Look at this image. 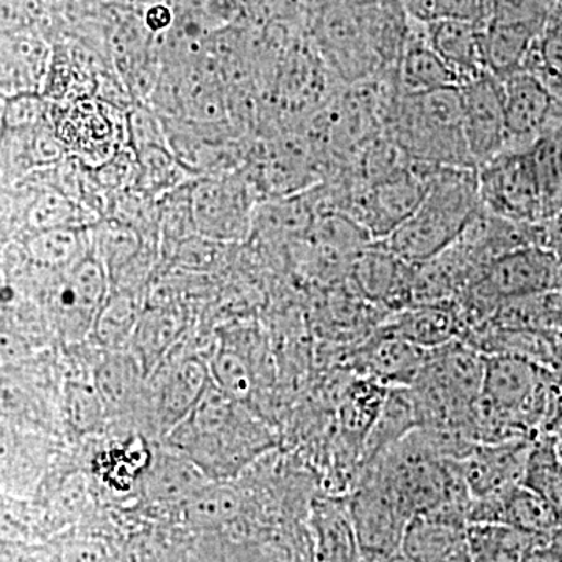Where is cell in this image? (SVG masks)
<instances>
[{
    "mask_svg": "<svg viewBox=\"0 0 562 562\" xmlns=\"http://www.w3.org/2000/svg\"><path fill=\"white\" fill-rule=\"evenodd\" d=\"M483 516L486 522L508 524L542 541L557 538L562 530V519L557 509L525 484L498 497L486 498Z\"/></svg>",
    "mask_w": 562,
    "mask_h": 562,
    "instance_id": "cell-17",
    "label": "cell"
},
{
    "mask_svg": "<svg viewBox=\"0 0 562 562\" xmlns=\"http://www.w3.org/2000/svg\"><path fill=\"white\" fill-rule=\"evenodd\" d=\"M468 506L446 505L409 519L401 554L409 562H471Z\"/></svg>",
    "mask_w": 562,
    "mask_h": 562,
    "instance_id": "cell-14",
    "label": "cell"
},
{
    "mask_svg": "<svg viewBox=\"0 0 562 562\" xmlns=\"http://www.w3.org/2000/svg\"><path fill=\"white\" fill-rule=\"evenodd\" d=\"M483 302H512L562 290V261L541 244L517 247L495 258L471 284Z\"/></svg>",
    "mask_w": 562,
    "mask_h": 562,
    "instance_id": "cell-8",
    "label": "cell"
},
{
    "mask_svg": "<svg viewBox=\"0 0 562 562\" xmlns=\"http://www.w3.org/2000/svg\"><path fill=\"white\" fill-rule=\"evenodd\" d=\"M138 322V305L131 292L113 290L92 333L103 346L117 347L133 336Z\"/></svg>",
    "mask_w": 562,
    "mask_h": 562,
    "instance_id": "cell-30",
    "label": "cell"
},
{
    "mask_svg": "<svg viewBox=\"0 0 562 562\" xmlns=\"http://www.w3.org/2000/svg\"><path fill=\"white\" fill-rule=\"evenodd\" d=\"M498 80L508 133L506 151L531 149L562 124V102L532 74L522 69Z\"/></svg>",
    "mask_w": 562,
    "mask_h": 562,
    "instance_id": "cell-11",
    "label": "cell"
},
{
    "mask_svg": "<svg viewBox=\"0 0 562 562\" xmlns=\"http://www.w3.org/2000/svg\"><path fill=\"white\" fill-rule=\"evenodd\" d=\"M2 99L43 94L52 58L46 43L31 33L3 35Z\"/></svg>",
    "mask_w": 562,
    "mask_h": 562,
    "instance_id": "cell-19",
    "label": "cell"
},
{
    "mask_svg": "<svg viewBox=\"0 0 562 562\" xmlns=\"http://www.w3.org/2000/svg\"><path fill=\"white\" fill-rule=\"evenodd\" d=\"M151 457L146 447L138 442L122 443L110 449L102 462V471L106 482L120 487L128 486L136 479H143L144 472L149 468Z\"/></svg>",
    "mask_w": 562,
    "mask_h": 562,
    "instance_id": "cell-34",
    "label": "cell"
},
{
    "mask_svg": "<svg viewBox=\"0 0 562 562\" xmlns=\"http://www.w3.org/2000/svg\"><path fill=\"white\" fill-rule=\"evenodd\" d=\"M550 436H552L554 450H557L558 457H560L562 461V416L558 419L557 424H554Z\"/></svg>",
    "mask_w": 562,
    "mask_h": 562,
    "instance_id": "cell-42",
    "label": "cell"
},
{
    "mask_svg": "<svg viewBox=\"0 0 562 562\" xmlns=\"http://www.w3.org/2000/svg\"><path fill=\"white\" fill-rule=\"evenodd\" d=\"M522 562H562L561 536L532 547L530 552L525 554Z\"/></svg>",
    "mask_w": 562,
    "mask_h": 562,
    "instance_id": "cell-41",
    "label": "cell"
},
{
    "mask_svg": "<svg viewBox=\"0 0 562 562\" xmlns=\"http://www.w3.org/2000/svg\"><path fill=\"white\" fill-rule=\"evenodd\" d=\"M350 519L366 562H384L401 554L412 514L375 462H368V473L355 492Z\"/></svg>",
    "mask_w": 562,
    "mask_h": 562,
    "instance_id": "cell-5",
    "label": "cell"
},
{
    "mask_svg": "<svg viewBox=\"0 0 562 562\" xmlns=\"http://www.w3.org/2000/svg\"><path fill=\"white\" fill-rule=\"evenodd\" d=\"M47 305L66 339H83L94 331L95 322L111 292L105 265L91 251L66 271L54 272Z\"/></svg>",
    "mask_w": 562,
    "mask_h": 562,
    "instance_id": "cell-10",
    "label": "cell"
},
{
    "mask_svg": "<svg viewBox=\"0 0 562 562\" xmlns=\"http://www.w3.org/2000/svg\"><path fill=\"white\" fill-rule=\"evenodd\" d=\"M103 402L98 387L85 384H70L68 409L70 422L80 431H92L101 425Z\"/></svg>",
    "mask_w": 562,
    "mask_h": 562,
    "instance_id": "cell-40",
    "label": "cell"
},
{
    "mask_svg": "<svg viewBox=\"0 0 562 562\" xmlns=\"http://www.w3.org/2000/svg\"><path fill=\"white\" fill-rule=\"evenodd\" d=\"M558 9L557 0H492L491 21L528 25L542 32Z\"/></svg>",
    "mask_w": 562,
    "mask_h": 562,
    "instance_id": "cell-36",
    "label": "cell"
},
{
    "mask_svg": "<svg viewBox=\"0 0 562 562\" xmlns=\"http://www.w3.org/2000/svg\"><path fill=\"white\" fill-rule=\"evenodd\" d=\"M168 435L173 449L198 462L213 482L235 475L272 446L269 431L213 380L194 412Z\"/></svg>",
    "mask_w": 562,
    "mask_h": 562,
    "instance_id": "cell-2",
    "label": "cell"
},
{
    "mask_svg": "<svg viewBox=\"0 0 562 562\" xmlns=\"http://www.w3.org/2000/svg\"><path fill=\"white\" fill-rule=\"evenodd\" d=\"M394 138L408 160L432 168L475 169L465 140L460 88L397 95Z\"/></svg>",
    "mask_w": 562,
    "mask_h": 562,
    "instance_id": "cell-4",
    "label": "cell"
},
{
    "mask_svg": "<svg viewBox=\"0 0 562 562\" xmlns=\"http://www.w3.org/2000/svg\"><path fill=\"white\" fill-rule=\"evenodd\" d=\"M560 376H561V384H562V371H561V375Z\"/></svg>",
    "mask_w": 562,
    "mask_h": 562,
    "instance_id": "cell-44",
    "label": "cell"
},
{
    "mask_svg": "<svg viewBox=\"0 0 562 562\" xmlns=\"http://www.w3.org/2000/svg\"><path fill=\"white\" fill-rule=\"evenodd\" d=\"M524 484L542 495L562 519V461L554 450L550 432L536 439Z\"/></svg>",
    "mask_w": 562,
    "mask_h": 562,
    "instance_id": "cell-28",
    "label": "cell"
},
{
    "mask_svg": "<svg viewBox=\"0 0 562 562\" xmlns=\"http://www.w3.org/2000/svg\"><path fill=\"white\" fill-rule=\"evenodd\" d=\"M458 316L436 303L402 308L384 327L395 336L425 350H435L458 339Z\"/></svg>",
    "mask_w": 562,
    "mask_h": 562,
    "instance_id": "cell-23",
    "label": "cell"
},
{
    "mask_svg": "<svg viewBox=\"0 0 562 562\" xmlns=\"http://www.w3.org/2000/svg\"><path fill=\"white\" fill-rule=\"evenodd\" d=\"M52 102L43 94L2 99V131H24L50 121Z\"/></svg>",
    "mask_w": 562,
    "mask_h": 562,
    "instance_id": "cell-37",
    "label": "cell"
},
{
    "mask_svg": "<svg viewBox=\"0 0 562 562\" xmlns=\"http://www.w3.org/2000/svg\"><path fill=\"white\" fill-rule=\"evenodd\" d=\"M210 384V368L198 358H183L162 375L157 412L165 432L173 430L194 412Z\"/></svg>",
    "mask_w": 562,
    "mask_h": 562,
    "instance_id": "cell-20",
    "label": "cell"
},
{
    "mask_svg": "<svg viewBox=\"0 0 562 562\" xmlns=\"http://www.w3.org/2000/svg\"><path fill=\"white\" fill-rule=\"evenodd\" d=\"M541 542L547 541L535 538V536L508 524L473 522L468 525L471 562H522L525 554Z\"/></svg>",
    "mask_w": 562,
    "mask_h": 562,
    "instance_id": "cell-25",
    "label": "cell"
},
{
    "mask_svg": "<svg viewBox=\"0 0 562 562\" xmlns=\"http://www.w3.org/2000/svg\"><path fill=\"white\" fill-rule=\"evenodd\" d=\"M465 140L475 162L482 166L505 154L508 146L501 80L483 74L460 87Z\"/></svg>",
    "mask_w": 562,
    "mask_h": 562,
    "instance_id": "cell-13",
    "label": "cell"
},
{
    "mask_svg": "<svg viewBox=\"0 0 562 562\" xmlns=\"http://www.w3.org/2000/svg\"><path fill=\"white\" fill-rule=\"evenodd\" d=\"M483 209L516 224H538L543 217L541 190L531 149L505 151L476 171Z\"/></svg>",
    "mask_w": 562,
    "mask_h": 562,
    "instance_id": "cell-9",
    "label": "cell"
},
{
    "mask_svg": "<svg viewBox=\"0 0 562 562\" xmlns=\"http://www.w3.org/2000/svg\"><path fill=\"white\" fill-rule=\"evenodd\" d=\"M408 18L417 22L468 21L487 25L492 20V0H401Z\"/></svg>",
    "mask_w": 562,
    "mask_h": 562,
    "instance_id": "cell-29",
    "label": "cell"
},
{
    "mask_svg": "<svg viewBox=\"0 0 562 562\" xmlns=\"http://www.w3.org/2000/svg\"><path fill=\"white\" fill-rule=\"evenodd\" d=\"M558 2V7H560V9L562 10V0H557Z\"/></svg>",
    "mask_w": 562,
    "mask_h": 562,
    "instance_id": "cell-43",
    "label": "cell"
},
{
    "mask_svg": "<svg viewBox=\"0 0 562 562\" xmlns=\"http://www.w3.org/2000/svg\"><path fill=\"white\" fill-rule=\"evenodd\" d=\"M432 49L458 74L461 87L465 81L490 74L484 57L486 25L468 21L441 20L422 22Z\"/></svg>",
    "mask_w": 562,
    "mask_h": 562,
    "instance_id": "cell-16",
    "label": "cell"
},
{
    "mask_svg": "<svg viewBox=\"0 0 562 562\" xmlns=\"http://www.w3.org/2000/svg\"><path fill=\"white\" fill-rule=\"evenodd\" d=\"M143 479L147 495L155 502L183 505L213 483L198 462L179 450L154 454Z\"/></svg>",
    "mask_w": 562,
    "mask_h": 562,
    "instance_id": "cell-21",
    "label": "cell"
},
{
    "mask_svg": "<svg viewBox=\"0 0 562 562\" xmlns=\"http://www.w3.org/2000/svg\"><path fill=\"white\" fill-rule=\"evenodd\" d=\"M561 416L560 373L512 355H486L476 441L539 438Z\"/></svg>",
    "mask_w": 562,
    "mask_h": 562,
    "instance_id": "cell-1",
    "label": "cell"
},
{
    "mask_svg": "<svg viewBox=\"0 0 562 562\" xmlns=\"http://www.w3.org/2000/svg\"><path fill=\"white\" fill-rule=\"evenodd\" d=\"M431 350L420 349L395 336L384 335L372 351L371 368L380 382L392 386H412L419 379Z\"/></svg>",
    "mask_w": 562,
    "mask_h": 562,
    "instance_id": "cell-27",
    "label": "cell"
},
{
    "mask_svg": "<svg viewBox=\"0 0 562 562\" xmlns=\"http://www.w3.org/2000/svg\"><path fill=\"white\" fill-rule=\"evenodd\" d=\"M98 98L70 103L52 102L50 120L68 157L95 169L131 147L127 117Z\"/></svg>",
    "mask_w": 562,
    "mask_h": 562,
    "instance_id": "cell-6",
    "label": "cell"
},
{
    "mask_svg": "<svg viewBox=\"0 0 562 562\" xmlns=\"http://www.w3.org/2000/svg\"><path fill=\"white\" fill-rule=\"evenodd\" d=\"M177 330H179V324L169 314L155 312L139 319L133 336H136L144 364L151 366L161 357L162 351L171 346Z\"/></svg>",
    "mask_w": 562,
    "mask_h": 562,
    "instance_id": "cell-35",
    "label": "cell"
},
{
    "mask_svg": "<svg viewBox=\"0 0 562 562\" xmlns=\"http://www.w3.org/2000/svg\"><path fill=\"white\" fill-rule=\"evenodd\" d=\"M127 125L135 154L149 147H169L166 125L158 121L157 111L147 109L143 103L135 102L127 111Z\"/></svg>",
    "mask_w": 562,
    "mask_h": 562,
    "instance_id": "cell-39",
    "label": "cell"
},
{
    "mask_svg": "<svg viewBox=\"0 0 562 562\" xmlns=\"http://www.w3.org/2000/svg\"><path fill=\"white\" fill-rule=\"evenodd\" d=\"M92 251L91 228H55L25 236L24 254L40 268L60 272Z\"/></svg>",
    "mask_w": 562,
    "mask_h": 562,
    "instance_id": "cell-24",
    "label": "cell"
},
{
    "mask_svg": "<svg viewBox=\"0 0 562 562\" xmlns=\"http://www.w3.org/2000/svg\"><path fill=\"white\" fill-rule=\"evenodd\" d=\"M422 427L419 405L412 386H387L382 412L366 436V461H372Z\"/></svg>",
    "mask_w": 562,
    "mask_h": 562,
    "instance_id": "cell-22",
    "label": "cell"
},
{
    "mask_svg": "<svg viewBox=\"0 0 562 562\" xmlns=\"http://www.w3.org/2000/svg\"><path fill=\"white\" fill-rule=\"evenodd\" d=\"M183 506L187 519L194 527L213 528L235 519L241 502L231 486L213 482Z\"/></svg>",
    "mask_w": 562,
    "mask_h": 562,
    "instance_id": "cell-31",
    "label": "cell"
},
{
    "mask_svg": "<svg viewBox=\"0 0 562 562\" xmlns=\"http://www.w3.org/2000/svg\"><path fill=\"white\" fill-rule=\"evenodd\" d=\"M386 392L387 384L380 383V380L355 384L344 405V424L351 430L362 431L368 436L373 422L382 412Z\"/></svg>",
    "mask_w": 562,
    "mask_h": 562,
    "instance_id": "cell-32",
    "label": "cell"
},
{
    "mask_svg": "<svg viewBox=\"0 0 562 562\" xmlns=\"http://www.w3.org/2000/svg\"><path fill=\"white\" fill-rule=\"evenodd\" d=\"M420 32L408 31L397 68L395 87L401 95H417L425 92L460 88L461 79L432 49L425 36L424 24Z\"/></svg>",
    "mask_w": 562,
    "mask_h": 562,
    "instance_id": "cell-18",
    "label": "cell"
},
{
    "mask_svg": "<svg viewBox=\"0 0 562 562\" xmlns=\"http://www.w3.org/2000/svg\"><path fill=\"white\" fill-rule=\"evenodd\" d=\"M192 217L195 235L216 243L249 238L257 205L251 187L239 173L201 177L192 183Z\"/></svg>",
    "mask_w": 562,
    "mask_h": 562,
    "instance_id": "cell-7",
    "label": "cell"
},
{
    "mask_svg": "<svg viewBox=\"0 0 562 562\" xmlns=\"http://www.w3.org/2000/svg\"><path fill=\"white\" fill-rule=\"evenodd\" d=\"M432 169L412 161L408 168L376 180L358 199V222L369 235L383 241L412 216L427 194Z\"/></svg>",
    "mask_w": 562,
    "mask_h": 562,
    "instance_id": "cell-12",
    "label": "cell"
},
{
    "mask_svg": "<svg viewBox=\"0 0 562 562\" xmlns=\"http://www.w3.org/2000/svg\"><path fill=\"white\" fill-rule=\"evenodd\" d=\"M482 210L475 169H432L424 201L382 244L401 260L422 265L450 249Z\"/></svg>",
    "mask_w": 562,
    "mask_h": 562,
    "instance_id": "cell-3",
    "label": "cell"
},
{
    "mask_svg": "<svg viewBox=\"0 0 562 562\" xmlns=\"http://www.w3.org/2000/svg\"><path fill=\"white\" fill-rule=\"evenodd\" d=\"M541 31L522 24L491 21L484 29V57L492 76L502 79L522 70Z\"/></svg>",
    "mask_w": 562,
    "mask_h": 562,
    "instance_id": "cell-26",
    "label": "cell"
},
{
    "mask_svg": "<svg viewBox=\"0 0 562 562\" xmlns=\"http://www.w3.org/2000/svg\"><path fill=\"white\" fill-rule=\"evenodd\" d=\"M132 362L128 358L116 357L105 361L99 369L95 387L103 402L120 406L133 394V387L136 386V368Z\"/></svg>",
    "mask_w": 562,
    "mask_h": 562,
    "instance_id": "cell-38",
    "label": "cell"
},
{
    "mask_svg": "<svg viewBox=\"0 0 562 562\" xmlns=\"http://www.w3.org/2000/svg\"><path fill=\"white\" fill-rule=\"evenodd\" d=\"M211 380L225 395L243 403L251 391L250 369L238 351L221 349L210 366Z\"/></svg>",
    "mask_w": 562,
    "mask_h": 562,
    "instance_id": "cell-33",
    "label": "cell"
},
{
    "mask_svg": "<svg viewBox=\"0 0 562 562\" xmlns=\"http://www.w3.org/2000/svg\"><path fill=\"white\" fill-rule=\"evenodd\" d=\"M536 439L476 443L464 460L458 461L471 497H498L524 484Z\"/></svg>",
    "mask_w": 562,
    "mask_h": 562,
    "instance_id": "cell-15",
    "label": "cell"
}]
</instances>
